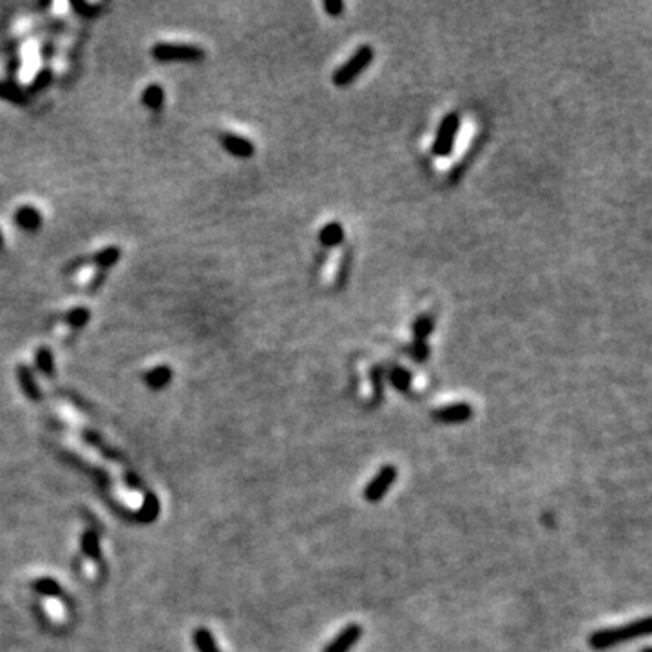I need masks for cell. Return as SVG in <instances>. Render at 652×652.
I'll use <instances>...</instances> for the list:
<instances>
[{
  "label": "cell",
  "instance_id": "277c9868",
  "mask_svg": "<svg viewBox=\"0 0 652 652\" xmlns=\"http://www.w3.org/2000/svg\"><path fill=\"white\" fill-rule=\"evenodd\" d=\"M458 129H461V118H458L457 113H449V115L444 116V120L439 125V131H437V138L431 145V152L439 158L449 156V152L453 151V145H455V140H457Z\"/></svg>",
  "mask_w": 652,
  "mask_h": 652
},
{
  "label": "cell",
  "instance_id": "2e32d148",
  "mask_svg": "<svg viewBox=\"0 0 652 652\" xmlns=\"http://www.w3.org/2000/svg\"><path fill=\"white\" fill-rule=\"evenodd\" d=\"M0 98H4V100H9V102L13 103H26L24 91H20L17 85L6 84V82H0Z\"/></svg>",
  "mask_w": 652,
  "mask_h": 652
},
{
  "label": "cell",
  "instance_id": "484cf974",
  "mask_svg": "<svg viewBox=\"0 0 652 652\" xmlns=\"http://www.w3.org/2000/svg\"><path fill=\"white\" fill-rule=\"evenodd\" d=\"M644 652H651V647H645Z\"/></svg>",
  "mask_w": 652,
  "mask_h": 652
},
{
  "label": "cell",
  "instance_id": "7a4b0ae2",
  "mask_svg": "<svg viewBox=\"0 0 652 652\" xmlns=\"http://www.w3.org/2000/svg\"><path fill=\"white\" fill-rule=\"evenodd\" d=\"M151 55L158 62H200L203 60L205 51L194 44H171L160 42L154 44Z\"/></svg>",
  "mask_w": 652,
  "mask_h": 652
},
{
  "label": "cell",
  "instance_id": "6da1fadb",
  "mask_svg": "<svg viewBox=\"0 0 652 652\" xmlns=\"http://www.w3.org/2000/svg\"><path fill=\"white\" fill-rule=\"evenodd\" d=\"M649 632H651V618H642V620L630 621L623 627L596 630L589 636V647L596 649V651H605V649L614 647V645L647 636Z\"/></svg>",
  "mask_w": 652,
  "mask_h": 652
},
{
  "label": "cell",
  "instance_id": "ffe728a7",
  "mask_svg": "<svg viewBox=\"0 0 652 652\" xmlns=\"http://www.w3.org/2000/svg\"><path fill=\"white\" fill-rule=\"evenodd\" d=\"M36 363H38L42 372L49 373L51 372V368H53V355H51V352H49L45 347H42L41 350H38V354H36Z\"/></svg>",
  "mask_w": 652,
  "mask_h": 652
},
{
  "label": "cell",
  "instance_id": "5b68a950",
  "mask_svg": "<svg viewBox=\"0 0 652 652\" xmlns=\"http://www.w3.org/2000/svg\"><path fill=\"white\" fill-rule=\"evenodd\" d=\"M395 479H397V468H395L393 464L382 466L381 470L375 473V477L370 480L368 486L364 488V498L368 502H379L386 495L388 489L393 486Z\"/></svg>",
  "mask_w": 652,
  "mask_h": 652
},
{
  "label": "cell",
  "instance_id": "5bb4252c",
  "mask_svg": "<svg viewBox=\"0 0 652 652\" xmlns=\"http://www.w3.org/2000/svg\"><path fill=\"white\" fill-rule=\"evenodd\" d=\"M435 321L431 315H419L415 323H413V333H415V341H426V338L433 332Z\"/></svg>",
  "mask_w": 652,
  "mask_h": 652
},
{
  "label": "cell",
  "instance_id": "7c38bea8",
  "mask_svg": "<svg viewBox=\"0 0 652 652\" xmlns=\"http://www.w3.org/2000/svg\"><path fill=\"white\" fill-rule=\"evenodd\" d=\"M342 240H345V229H342L341 223H328L326 226H323L319 234V241L323 247H338Z\"/></svg>",
  "mask_w": 652,
  "mask_h": 652
},
{
  "label": "cell",
  "instance_id": "d4e9b609",
  "mask_svg": "<svg viewBox=\"0 0 652 652\" xmlns=\"http://www.w3.org/2000/svg\"><path fill=\"white\" fill-rule=\"evenodd\" d=\"M2 247H4V234L0 231V249H2Z\"/></svg>",
  "mask_w": 652,
  "mask_h": 652
},
{
  "label": "cell",
  "instance_id": "3957f363",
  "mask_svg": "<svg viewBox=\"0 0 652 652\" xmlns=\"http://www.w3.org/2000/svg\"><path fill=\"white\" fill-rule=\"evenodd\" d=\"M372 60L373 49L370 48V45H361L354 53V57H352L345 66L339 67L338 71L333 73L332 82L338 85V87H347V85H350L352 82L372 64Z\"/></svg>",
  "mask_w": 652,
  "mask_h": 652
},
{
  "label": "cell",
  "instance_id": "ba28073f",
  "mask_svg": "<svg viewBox=\"0 0 652 652\" xmlns=\"http://www.w3.org/2000/svg\"><path fill=\"white\" fill-rule=\"evenodd\" d=\"M219 140H222L223 149H225L229 154L236 156V158H250V156L254 154V151H256V147H254V143L250 142L249 138H243L240 136V134L223 133L222 136H219Z\"/></svg>",
  "mask_w": 652,
  "mask_h": 652
},
{
  "label": "cell",
  "instance_id": "8992f818",
  "mask_svg": "<svg viewBox=\"0 0 652 652\" xmlns=\"http://www.w3.org/2000/svg\"><path fill=\"white\" fill-rule=\"evenodd\" d=\"M433 419L442 424H461V422L470 421L473 415V408L468 403H455L449 406H442V408L435 410Z\"/></svg>",
  "mask_w": 652,
  "mask_h": 652
},
{
  "label": "cell",
  "instance_id": "30bf717a",
  "mask_svg": "<svg viewBox=\"0 0 652 652\" xmlns=\"http://www.w3.org/2000/svg\"><path fill=\"white\" fill-rule=\"evenodd\" d=\"M15 223L24 231H36L42 223V214L31 205H24L15 212Z\"/></svg>",
  "mask_w": 652,
  "mask_h": 652
},
{
  "label": "cell",
  "instance_id": "e0dca14e",
  "mask_svg": "<svg viewBox=\"0 0 652 652\" xmlns=\"http://www.w3.org/2000/svg\"><path fill=\"white\" fill-rule=\"evenodd\" d=\"M51 78H53V73H51V69H49V67H45V69H42V71L38 73L35 78H33L31 89H29V91H31V93H41L42 89L48 87V84L51 82Z\"/></svg>",
  "mask_w": 652,
  "mask_h": 652
},
{
  "label": "cell",
  "instance_id": "7402d4cb",
  "mask_svg": "<svg viewBox=\"0 0 652 652\" xmlns=\"http://www.w3.org/2000/svg\"><path fill=\"white\" fill-rule=\"evenodd\" d=\"M106 274H107V272L98 270L96 274H94L93 277L89 280V283H87V292L89 294H94L98 289H100V287H102L103 281H106Z\"/></svg>",
  "mask_w": 652,
  "mask_h": 652
},
{
  "label": "cell",
  "instance_id": "9a60e30c",
  "mask_svg": "<svg viewBox=\"0 0 652 652\" xmlns=\"http://www.w3.org/2000/svg\"><path fill=\"white\" fill-rule=\"evenodd\" d=\"M390 381L395 386V390L406 393V391L410 390V386H412V373H410L406 368L397 366V368H393L390 372Z\"/></svg>",
  "mask_w": 652,
  "mask_h": 652
},
{
  "label": "cell",
  "instance_id": "4fadbf2b",
  "mask_svg": "<svg viewBox=\"0 0 652 652\" xmlns=\"http://www.w3.org/2000/svg\"><path fill=\"white\" fill-rule=\"evenodd\" d=\"M89 317H91V312H89L87 308L76 306V308H71V310L62 315V321L66 324H69L73 330H80L89 323Z\"/></svg>",
  "mask_w": 652,
  "mask_h": 652
},
{
  "label": "cell",
  "instance_id": "ac0fdd59",
  "mask_svg": "<svg viewBox=\"0 0 652 652\" xmlns=\"http://www.w3.org/2000/svg\"><path fill=\"white\" fill-rule=\"evenodd\" d=\"M171 377V370L167 366H158V368L152 370L149 375H147V381L151 382L152 386H161L165 382L169 381Z\"/></svg>",
  "mask_w": 652,
  "mask_h": 652
},
{
  "label": "cell",
  "instance_id": "52a82bcc",
  "mask_svg": "<svg viewBox=\"0 0 652 652\" xmlns=\"http://www.w3.org/2000/svg\"><path fill=\"white\" fill-rule=\"evenodd\" d=\"M361 636H363V627L357 625V623H350L326 645L324 652H350L352 647L359 642Z\"/></svg>",
  "mask_w": 652,
  "mask_h": 652
},
{
  "label": "cell",
  "instance_id": "cb8c5ba5",
  "mask_svg": "<svg viewBox=\"0 0 652 652\" xmlns=\"http://www.w3.org/2000/svg\"><path fill=\"white\" fill-rule=\"evenodd\" d=\"M53 51H55V48H53V44H45L44 48H42V55H44V57H49V55H53Z\"/></svg>",
  "mask_w": 652,
  "mask_h": 652
},
{
  "label": "cell",
  "instance_id": "9c48e42d",
  "mask_svg": "<svg viewBox=\"0 0 652 652\" xmlns=\"http://www.w3.org/2000/svg\"><path fill=\"white\" fill-rule=\"evenodd\" d=\"M120 249L118 247H107L103 250H98L93 256H87V265H94L98 270L107 272L111 266H115L120 259Z\"/></svg>",
  "mask_w": 652,
  "mask_h": 652
},
{
  "label": "cell",
  "instance_id": "44dd1931",
  "mask_svg": "<svg viewBox=\"0 0 652 652\" xmlns=\"http://www.w3.org/2000/svg\"><path fill=\"white\" fill-rule=\"evenodd\" d=\"M73 8H75L76 11H78V15H82V17H94V15H96L98 11L102 9V6H100V4H84V2H75V4H73Z\"/></svg>",
  "mask_w": 652,
  "mask_h": 652
},
{
  "label": "cell",
  "instance_id": "d6986e66",
  "mask_svg": "<svg viewBox=\"0 0 652 652\" xmlns=\"http://www.w3.org/2000/svg\"><path fill=\"white\" fill-rule=\"evenodd\" d=\"M410 355L415 361L422 363L430 357V347L426 345V341H413V345L410 347Z\"/></svg>",
  "mask_w": 652,
  "mask_h": 652
},
{
  "label": "cell",
  "instance_id": "603a6c76",
  "mask_svg": "<svg viewBox=\"0 0 652 652\" xmlns=\"http://www.w3.org/2000/svg\"><path fill=\"white\" fill-rule=\"evenodd\" d=\"M342 9H345V4H342L341 0H326L324 2V11L332 17H339L342 13Z\"/></svg>",
  "mask_w": 652,
  "mask_h": 652
},
{
  "label": "cell",
  "instance_id": "8fae6325",
  "mask_svg": "<svg viewBox=\"0 0 652 652\" xmlns=\"http://www.w3.org/2000/svg\"><path fill=\"white\" fill-rule=\"evenodd\" d=\"M164 102H165V93H164V87H161L160 84H151L143 89L142 103L147 107V109H151V111H160L161 107H164Z\"/></svg>",
  "mask_w": 652,
  "mask_h": 652
}]
</instances>
